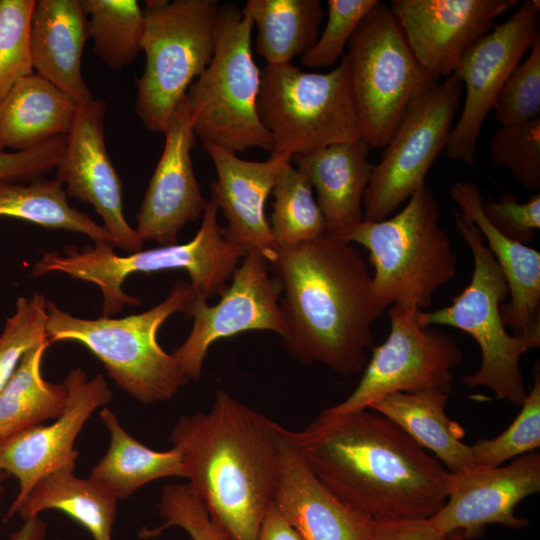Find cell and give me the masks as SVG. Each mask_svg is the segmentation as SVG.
Instances as JSON below:
<instances>
[{
	"label": "cell",
	"mask_w": 540,
	"mask_h": 540,
	"mask_svg": "<svg viewBox=\"0 0 540 540\" xmlns=\"http://www.w3.org/2000/svg\"><path fill=\"white\" fill-rule=\"evenodd\" d=\"M242 12L256 25V53L267 65L291 63L316 43L324 12L319 0H248Z\"/></svg>",
	"instance_id": "cell-30"
},
{
	"label": "cell",
	"mask_w": 540,
	"mask_h": 540,
	"mask_svg": "<svg viewBox=\"0 0 540 540\" xmlns=\"http://www.w3.org/2000/svg\"><path fill=\"white\" fill-rule=\"evenodd\" d=\"M346 47L362 139L383 148L415 101L439 80L418 62L389 5L380 1Z\"/></svg>",
	"instance_id": "cell-11"
},
{
	"label": "cell",
	"mask_w": 540,
	"mask_h": 540,
	"mask_svg": "<svg viewBox=\"0 0 540 540\" xmlns=\"http://www.w3.org/2000/svg\"><path fill=\"white\" fill-rule=\"evenodd\" d=\"M51 343L46 340L22 357L15 372L0 391V442L50 419L65 409V385L43 379L41 362Z\"/></svg>",
	"instance_id": "cell-31"
},
{
	"label": "cell",
	"mask_w": 540,
	"mask_h": 540,
	"mask_svg": "<svg viewBox=\"0 0 540 540\" xmlns=\"http://www.w3.org/2000/svg\"><path fill=\"white\" fill-rule=\"evenodd\" d=\"M539 24L540 2L527 0L465 52L453 73L465 98L445 149L449 159L474 164L482 124L520 59L540 36Z\"/></svg>",
	"instance_id": "cell-14"
},
{
	"label": "cell",
	"mask_w": 540,
	"mask_h": 540,
	"mask_svg": "<svg viewBox=\"0 0 540 540\" xmlns=\"http://www.w3.org/2000/svg\"><path fill=\"white\" fill-rule=\"evenodd\" d=\"M63 384L67 390L66 406L53 423L34 425L0 442V471L13 475L19 484L4 521L16 516L41 478L59 469H75L79 452L74 444L78 434L93 412L113 397L102 374L89 380L80 368L72 369Z\"/></svg>",
	"instance_id": "cell-16"
},
{
	"label": "cell",
	"mask_w": 540,
	"mask_h": 540,
	"mask_svg": "<svg viewBox=\"0 0 540 540\" xmlns=\"http://www.w3.org/2000/svg\"><path fill=\"white\" fill-rule=\"evenodd\" d=\"M269 268L282 288V339L288 353L342 376L359 373L366 350L373 347V324L381 315L372 298L371 274L353 243L326 231L277 248Z\"/></svg>",
	"instance_id": "cell-2"
},
{
	"label": "cell",
	"mask_w": 540,
	"mask_h": 540,
	"mask_svg": "<svg viewBox=\"0 0 540 540\" xmlns=\"http://www.w3.org/2000/svg\"><path fill=\"white\" fill-rule=\"evenodd\" d=\"M211 158L217 179L211 183L210 200L222 210L226 225L222 227L226 240L245 254L258 252L270 262L276 253L265 203L277 176L289 156L270 153L265 161H250L235 153L203 142Z\"/></svg>",
	"instance_id": "cell-22"
},
{
	"label": "cell",
	"mask_w": 540,
	"mask_h": 540,
	"mask_svg": "<svg viewBox=\"0 0 540 540\" xmlns=\"http://www.w3.org/2000/svg\"><path fill=\"white\" fill-rule=\"evenodd\" d=\"M46 321L47 299L42 294L18 298L15 313L6 320L0 335V391L24 354L48 340Z\"/></svg>",
	"instance_id": "cell-38"
},
{
	"label": "cell",
	"mask_w": 540,
	"mask_h": 540,
	"mask_svg": "<svg viewBox=\"0 0 540 540\" xmlns=\"http://www.w3.org/2000/svg\"><path fill=\"white\" fill-rule=\"evenodd\" d=\"M94 53L113 70L130 65L141 50L143 9L136 0H81Z\"/></svg>",
	"instance_id": "cell-34"
},
{
	"label": "cell",
	"mask_w": 540,
	"mask_h": 540,
	"mask_svg": "<svg viewBox=\"0 0 540 540\" xmlns=\"http://www.w3.org/2000/svg\"><path fill=\"white\" fill-rule=\"evenodd\" d=\"M77 105L32 73L19 80L0 102V152H21L66 136Z\"/></svg>",
	"instance_id": "cell-26"
},
{
	"label": "cell",
	"mask_w": 540,
	"mask_h": 540,
	"mask_svg": "<svg viewBox=\"0 0 540 540\" xmlns=\"http://www.w3.org/2000/svg\"><path fill=\"white\" fill-rule=\"evenodd\" d=\"M281 291L268 260L258 252H249L235 268L217 304L200 301L186 308L183 313L193 318V326L173 354L188 379H200L209 347L221 338L250 330L272 331L284 338Z\"/></svg>",
	"instance_id": "cell-15"
},
{
	"label": "cell",
	"mask_w": 540,
	"mask_h": 540,
	"mask_svg": "<svg viewBox=\"0 0 540 540\" xmlns=\"http://www.w3.org/2000/svg\"><path fill=\"white\" fill-rule=\"evenodd\" d=\"M163 134L164 148L138 211L135 230L143 241L168 246L176 244L187 223L203 216L207 204L193 169L195 135L186 96Z\"/></svg>",
	"instance_id": "cell-20"
},
{
	"label": "cell",
	"mask_w": 540,
	"mask_h": 540,
	"mask_svg": "<svg viewBox=\"0 0 540 540\" xmlns=\"http://www.w3.org/2000/svg\"><path fill=\"white\" fill-rule=\"evenodd\" d=\"M276 425L219 390L207 412L183 415L172 429L188 484L230 540H256L273 503Z\"/></svg>",
	"instance_id": "cell-3"
},
{
	"label": "cell",
	"mask_w": 540,
	"mask_h": 540,
	"mask_svg": "<svg viewBox=\"0 0 540 540\" xmlns=\"http://www.w3.org/2000/svg\"><path fill=\"white\" fill-rule=\"evenodd\" d=\"M445 540H464V537L460 531H455L448 534Z\"/></svg>",
	"instance_id": "cell-47"
},
{
	"label": "cell",
	"mask_w": 540,
	"mask_h": 540,
	"mask_svg": "<svg viewBox=\"0 0 540 540\" xmlns=\"http://www.w3.org/2000/svg\"><path fill=\"white\" fill-rule=\"evenodd\" d=\"M533 384L522 402L514 421L500 435L479 439L473 445L472 461L475 464L497 467L508 460L536 451L540 447V371L539 364L533 371Z\"/></svg>",
	"instance_id": "cell-35"
},
{
	"label": "cell",
	"mask_w": 540,
	"mask_h": 540,
	"mask_svg": "<svg viewBox=\"0 0 540 540\" xmlns=\"http://www.w3.org/2000/svg\"><path fill=\"white\" fill-rule=\"evenodd\" d=\"M258 115L271 136V153L293 158L362 139L344 55L327 73L292 63L261 70Z\"/></svg>",
	"instance_id": "cell-10"
},
{
	"label": "cell",
	"mask_w": 540,
	"mask_h": 540,
	"mask_svg": "<svg viewBox=\"0 0 540 540\" xmlns=\"http://www.w3.org/2000/svg\"><path fill=\"white\" fill-rule=\"evenodd\" d=\"M517 0H392L390 9L418 62L434 78L452 75L465 52Z\"/></svg>",
	"instance_id": "cell-19"
},
{
	"label": "cell",
	"mask_w": 540,
	"mask_h": 540,
	"mask_svg": "<svg viewBox=\"0 0 540 540\" xmlns=\"http://www.w3.org/2000/svg\"><path fill=\"white\" fill-rule=\"evenodd\" d=\"M378 0H328L327 22L314 46L301 57V63L317 69L332 66L355 29Z\"/></svg>",
	"instance_id": "cell-41"
},
{
	"label": "cell",
	"mask_w": 540,
	"mask_h": 540,
	"mask_svg": "<svg viewBox=\"0 0 540 540\" xmlns=\"http://www.w3.org/2000/svg\"><path fill=\"white\" fill-rule=\"evenodd\" d=\"M419 311L397 306L388 309V337L373 347L358 385L345 400L320 414L354 413L394 393L431 388L449 393L453 371L462 360V352L452 335L421 326L417 318Z\"/></svg>",
	"instance_id": "cell-13"
},
{
	"label": "cell",
	"mask_w": 540,
	"mask_h": 540,
	"mask_svg": "<svg viewBox=\"0 0 540 540\" xmlns=\"http://www.w3.org/2000/svg\"><path fill=\"white\" fill-rule=\"evenodd\" d=\"M0 217L31 222L48 229L82 233L114 247L111 234L83 211L70 206L63 185L55 179L29 184L0 181Z\"/></svg>",
	"instance_id": "cell-32"
},
{
	"label": "cell",
	"mask_w": 540,
	"mask_h": 540,
	"mask_svg": "<svg viewBox=\"0 0 540 540\" xmlns=\"http://www.w3.org/2000/svg\"><path fill=\"white\" fill-rule=\"evenodd\" d=\"M89 38L81 0H38L31 20L34 73L76 104L93 99L82 74V55Z\"/></svg>",
	"instance_id": "cell-24"
},
{
	"label": "cell",
	"mask_w": 540,
	"mask_h": 540,
	"mask_svg": "<svg viewBox=\"0 0 540 540\" xmlns=\"http://www.w3.org/2000/svg\"><path fill=\"white\" fill-rule=\"evenodd\" d=\"M440 216L439 202L423 185L393 217L363 220L337 235L369 252L372 298L380 315L392 306L422 310L454 279L458 259Z\"/></svg>",
	"instance_id": "cell-5"
},
{
	"label": "cell",
	"mask_w": 540,
	"mask_h": 540,
	"mask_svg": "<svg viewBox=\"0 0 540 540\" xmlns=\"http://www.w3.org/2000/svg\"><path fill=\"white\" fill-rule=\"evenodd\" d=\"M272 193L273 211L268 222L276 249L310 241L327 231L312 186L292 159L282 166Z\"/></svg>",
	"instance_id": "cell-33"
},
{
	"label": "cell",
	"mask_w": 540,
	"mask_h": 540,
	"mask_svg": "<svg viewBox=\"0 0 540 540\" xmlns=\"http://www.w3.org/2000/svg\"><path fill=\"white\" fill-rule=\"evenodd\" d=\"M6 475H7L6 473L0 471V501L2 497V492L4 490L3 481L5 480Z\"/></svg>",
	"instance_id": "cell-48"
},
{
	"label": "cell",
	"mask_w": 540,
	"mask_h": 540,
	"mask_svg": "<svg viewBox=\"0 0 540 540\" xmlns=\"http://www.w3.org/2000/svg\"><path fill=\"white\" fill-rule=\"evenodd\" d=\"M539 490V452L521 455L505 466L472 463L449 472L446 501L429 521L445 535L460 531L464 539L479 535L488 524L521 529L529 522L515 515V507Z\"/></svg>",
	"instance_id": "cell-17"
},
{
	"label": "cell",
	"mask_w": 540,
	"mask_h": 540,
	"mask_svg": "<svg viewBox=\"0 0 540 540\" xmlns=\"http://www.w3.org/2000/svg\"><path fill=\"white\" fill-rule=\"evenodd\" d=\"M100 419L110 433V444L89 478L114 498L127 499L155 480L186 477L181 454L176 448L156 451L147 447L131 436L108 408L100 411Z\"/></svg>",
	"instance_id": "cell-28"
},
{
	"label": "cell",
	"mask_w": 540,
	"mask_h": 540,
	"mask_svg": "<svg viewBox=\"0 0 540 540\" xmlns=\"http://www.w3.org/2000/svg\"><path fill=\"white\" fill-rule=\"evenodd\" d=\"M191 286L173 284L168 296L153 308L122 318L83 319L47 300L49 342L73 341L85 346L105 366L110 378L131 397L149 405L172 399L189 379L174 354L159 345L157 334L175 312H183Z\"/></svg>",
	"instance_id": "cell-6"
},
{
	"label": "cell",
	"mask_w": 540,
	"mask_h": 540,
	"mask_svg": "<svg viewBox=\"0 0 540 540\" xmlns=\"http://www.w3.org/2000/svg\"><path fill=\"white\" fill-rule=\"evenodd\" d=\"M35 0H0V102L22 78L34 73L31 20Z\"/></svg>",
	"instance_id": "cell-36"
},
{
	"label": "cell",
	"mask_w": 540,
	"mask_h": 540,
	"mask_svg": "<svg viewBox=\"0 0 540 540\" xmlns=\"http://www.w3.org/2000/svg\"><path fill=\"white\" fill-rule=\"evenodd\" d=\"M462 96V83L452 74L411 106L374 165L363 200L364 220L388 218L425 185L429 169L449 142Z\"/></svg>",
	"instance_id": "cell-12"
},
{
	"label": "cell",
	"mask_w": 540,
	"mask_h": 540,
	"mask_svg": "<svg viewBox=\"0 0 540 540\" xmlns=\"http://www.w3.org/2000/svg\"><path fill=\"white\" fill-rule=\"evenodd\" d=\"M449 195L474 223L503 272L510 300L501 305L504 325L534 348L540 345V252L498 232L483 212V197L472 182L457 181Z\"/></svg>",
	"instance_id": "cell-23"
},
{
	"label": "cell",
	"mask_w": 540,
	"mask_h": 540,
	"mask_svg": "<svg viewBox=\"0 0 540 540\" xmlns=\"http://www.w3.org/2000/svg\"><path fill=\"white\" fill-rule=\"evenodd\" d=\"M491 162L505 168L525 189L540 188V118L501 126L489 143Z\"/></svg>",
	"instance_id": "cell-37"
},
{
	"label": "cell",
	"mask_w": 540,
	"mask_h": 540,
	"mask_svg": "<svg viewBox=\"0 0 540 540\" xmlns=\"http://www.w3.org/2000/svg\"><path fill=\"white\" fill-rule=\"evenodd\" d=\"M158 512L165 522L150 530L143 529L139 533L140 537H156L169 527H179L192 540H230L212 520L203 502L188 483L164 486Z\"/></svg>",
	"instance_id": "cell-40"
},
{
	"label": "cell",
	"mask_w": 540,
	"mask_h": 540,
	"mask_svg": "<svg viewBox=\"0 0 540 540\" xmlns=\"http://www.w3.org/2000/svg\"><path fill=\"white\" fill-rule=\"evenodd\" d=\"M45 538L46 524L39 516L24 520L22 526L10 536V540H45Z\"/></svg>",
	"instance_id": "cell-46"
},
{
	"label": "cell",
	"mask_w": 540,
	"mask_h": 540,
	"mask_svg": "<svg viewBox=\"0 0 540 540\" xmlns=\"http://www.w3.org/2000/svg\"><path fill=\"white\" fill-rule=\"evenodd\" d=\"M253 27L235 5L220 4L213 57L186 94L195 137L235 154L273 148L258 115L261 70L253 58Z\"/></svg>",
	"instance_id": "cell-7"
},
{
	"label": "cell",
	"mask_w": 540,
	"mask_h": 540,
	"mask_svg": "<svg viewBox=\"0 0 540 540\" xmlns=\"http://www.w3.org/2000/svg\"><path fill=\"white\" fill-rule=\"evenodd\" d=\"M256 540H302L272 503L260 527Z\"/></svg>",
	"instance_id": "cell-45"
},
{
	"label": "cell",
	"mask_w": 540,
	"mask_h": 540,
	"mask_svg": "<svg viewBox=\"0 0 540 540\" xmlns=\"http://www.w3.org/2000/svg\"><path fill=\"white\" fill-rule=\"evenodd\" d=\"M105 113L102 99L77 105L56 179L66 186L67 195L94 207L114 247L130 254L141 251L144 241L124 216L122 185L105 144Z\"/></svg>",
	"instance_id": "cell-18"
},
{
	"label": "cell",
	"mask_w": 540,
	"mask_h": 540,
	"mask_svg": "<svg viewBox=\"0 0 540 540\" xmlns=\"http://www.w3.org/2000/svg\"><path fill=\"white\" fill-rule=\"evenodd\" d=\"M66 136L56 137L28 151L0 152V181H34L57 167Z\"/></svg>",
	"instance_id": "cell-43"
},
{
	"label": "cell",
	"mask_w": 540,
	"mask_h": 540,
	"mask_svg": "<svg viewBox=\"0 0 540 540\" xmlns=\"http://www.w3.org/2000/svg\"><path fill=\"white\" fill-rule=\"evenodd\" d=\"M447 401V392L431 388L394 393L368 409L394 422L422 448L432 452L449 472H456L473 463L472 450L462 441L463 428L447 416Z\"/></svg>",
	"instance_id": "cell-27"
},
{
	"label": "cell",
	"mask_w": 540,
	"mask_h": 540,
	"mask_svg": "<svg viewBox=\"0 0 540 540\" xmlns=\"http://www.w3.org/2000/svg\"><path fill=\"white\" fill-rule=\"evenodd\" d=\"M273 503L302 540H369L374 522L340 501L315 475L290 430L276 425Z\"/></svg>",
	"instance_id": "cell-21"
},
{
	"label": "cell",
	"mask_w": 540,
	"mask_h": 540,
	"mask_svg": "<svg viewBox=\"0 0 540 540\" xmlns=\"http://www.w3.org/2000/svg\"><path fill=\"white\" fill-rule=\"evenodd\" d=\"M363 140L334 144L292 158L317 192L327 232L339 235L364 220L363 200L374 165Z\"/></svg>",
	"instance_id": "cell-25"
},
{
	"label": "cell",
	"mask_w": 540,
	"mask_h": 540,
	"mask_svg": "<svg viewBox=\"0 0 540 540\" xmlns=\"http://www.w3.org/2000/svg\"><path fill=\"white\" fill-rule=\"evenodd\" d=\"M483 212L502 235L528 245L540 228V194L519 202L513 193H504L498 201H483Z\"/></svg>",
	"instance_id": "cell-42"
},
{
	"label": "cell",
	"mask_w": 540,
	"mask_h": 540,
	"mask_svg": "<svg viewBox=\"0 0 540 540\" xmlns=\"http://www.w3.org/2000/svg\"><path fill=\"white\" fill-rule=\"evenodd\" d=\"M218 207L207 201L201 226L184 244L160 246L128 255H117L113 246L95 243L79 251L65 247L63 253L45 252L34 263L31 276L62 272L74 279L95 284L102 292V315L119 313L124 305H140L139 298L127 295L122 285L134 273L184 270L191 279V295L184 310L194 303L221 296L245 252L229 243L218 222ZM183 310V312H184Z\"/></svg>",
	"instance_id": "cell-4"
},
{
	"label": "cell",
	"mask_w": 540,
	"mask_h": 540,
	"mask_svg": "<svg viewBox=\"0 0 540 540\" xmlns=\"http://www.w3.org/2000/svg\"><path fill=\"white\" fill-rule=\"evenodd\" d=\"M457 231L473 257L469 284L450 305L433 311L420 310L423 327L446 325L469 334L478 344V370L462 378L470 388L490 389L499 400L521 405L527 395L520 360L533 345L510 334L504 325L501 305L509 295L508 285L477 226L460 212H454Z\"/></svg>",
	"instance_id": "cell-8"
},
{
	"label": "cell",
	"mask_w": 540,
	"mask_h": 540,
	"mask_svg": "<svg viewBox=\"0 0 540 540\" xmlns=\"http://www.w3.org/2000/svg\"><path fill=\"white\" fill-rule=\"evenodd\" d=\"M117 499L90 478L63 468L41 478L17 511L22 520L58 510L86 529L94 540H112Z\"/></svg>",
	"instance_id": "cell-29"
},
{
	"label": "cell",
	"mask_w": 540,
	"mask_h": 540,
	"mask_svg": "<svg viewBox=\"0 0 540 540\" xmlns=\"http://www.w3.org/2000/svg\"><path fill=\"white\" fill-rule=\"evenodd\" d=\"M427 520L375 521L369 540H445Z\"/></svg>",
	"instance_id": "cell-44"
},
{
	"label": "cell",
	"mask_w": 540,
	"mask_h": 540,
	"mask_svg": "<svg viewBox=\"0 0 540 540\" xmlns=\"http://www.w3.org/2000/svg\"><path fill=\"white\" fill-rule=\"evenodd\" d=\"M529 52L511 73L492 107L493 117L501 126L540 118V36Z\"/></svg>",
	"instance_id": "cell-39"
},
{
	"label": "cell",
	"mask_w": 540,
	"mask_h": 540,
	"mask_svg": "<svg viewBox=\"0 0 540 540\" xmlns=\"http://www.w3.org/2000/svg\"><path fill=\"white\" fill-rule=\"evenodd\" d=\"M219 8L216 0L145 1L141 50L146 64L136 80L135 110L149 131H165L191 84L209 65Z\"/></svg>",
	"instance_id": "cell-9"
},
{
	"label": "cell",
	"mask_w": 540,
	"mask_h": 540,
	"mask_svg": "<svg viewBox=\"0 0 540 540\" xmlns=\"http://www.w3.org/2000/svg\"><path fill=\"white\" fill-rule=\"evenodd\" d=\"M290 436L318 479L373 521L427 520L446 501V467L377 412L319 414Z\"/></svg>",
	"instance_id": "cell-1"
}]
</instances>
